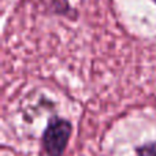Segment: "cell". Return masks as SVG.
<instances>
[{
  "label": "cell",
  "instance_id": "1",
  "mask_svg": "<svg viewBox=\"0 0 156 156\" xmlns=\"http://www.w3.org/2000/svg\"><path fill=\"white\" fill-rule=\"evenodd\" d=\"M71 134V125L65 119H54L49 122L43 134V145L48 156H60L65 152Z\"/></svg>",
  "mask_w": 156,
  "mask_h": 156
},
{
  "label": "cell",
  "instance_id": "2",
  "mask_svg": "<svg viewBox=\"0 0 156 156\" xmlns=\"http://www.w3.org/2000/svg\"><path fill=\"white\" fill-rule=\"evenodd\" d=\"M138 156H156V143L145 144L138 149Z\"/></svg>",
  "mask_w": 156,
  "mask_h": 156
},
{
  "label": "cell",
  "instance_id": "3",
  "mask_svg": "<svg viewBox=\"0 0 156 156\" xmlns=\"http://www.w3.org/2000/svg\"><path fill=\"white\" fill-rule=\"evenodd\" d=\"M155 3H156V0H155Z\"/></svg>",
  "mask_w": 156,
  "mask_h": 156
}]
</instances>
